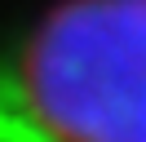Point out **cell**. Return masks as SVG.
Wrapping results in <instances>:
<instances>
[{
    "label": "cell",
    "mask_w": 146,
    "mask_h": 142,
    "mask_svg": "<svg viewBox=\"0 0 146 142\" xmlns=\"http://www.w3.org/2000/svg\"><path fill=\"white\" fill-rule=\"evenodd\" d=\"M18 71L58 142H146V0H58Z\"/></svg>",
    "instance_id": "cell-1"
},
{
    "label": "cell",
    "mask_w": 146,
    "mask_h": 142,
    "mask_svg": "<svg viewBox=\"0 0 146 142\" xmlns=\"http://www.w3.org/2000/svg\"><path fill=\"white\" fill-rule=\"evenodd\" d=\"M18 115H22V111H5V107H0V142H9V138H13V124H18Z\"/></svg>",
    "instance_id": "cell-2"
}]
</instances>
